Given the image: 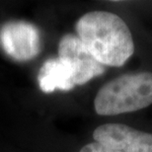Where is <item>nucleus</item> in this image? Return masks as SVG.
<instances>
[{"mask_svg":"<svg viewBox=\"0 0 152 152\" xmlns=\"http://www.w3.org/2000/svg\"><path fill=\"white\" fill-rule=\"evenodd\" d=\"M75 30L89 53L104 66H123L134 53L129 26L112 12H88L78 19Z\"/></svg>","mask_w":152,"mask_h":152,"instance_id":"nucleus-1","label":"nucleus"},{"mask_svg":"<svg viewBox=\"0 0 152 152\" xmlns=\"http://www.w3.org/2000/svg\"><path fill=\"white\" fill-rule=\"evenodd\" d=\"M152 104V73L123 74L109 81L98 91L94 109L100 115L132 113Z\"/></svg>","mask_w":152,"mask_h":152,"instance_id":"nucleus-2","label":"nucleus"},{"mask_svg":"<svg viewBox=\"0 0 152 152\" xmlns=\"http://www.w3.org/2000/svg\"><path fill=\"white\" fill-rule=\"evenodd\" d=\"M0 45L17 61H28L41 53L39 29L26 21H10L0 28Z\"/></svg>","mask_w":152,"mask_h":152,"instance_id":"nucleus-3","label":"nucleus"},{"mask_svg":"<svg viewBox=\"0 0 152 152\" xmlns=\"http://www.w3.org/2000/svg\"><path fill=\"white\" fill-rule=\"evenodd\" d=\"M58 57L73 71L75 85H83L103 74L106 67L97 61L76 35L66 34L58 44Z\"/></svg>","mask_w":152,"mask_h":152,"instance_id":"nucleus-4","label":"nucleus"},{"mask_svg":"<svg viewBox=\"0 0 152 152\" xmlns=\"http://www.w3.org/2000/svg\"><path fill=\"white\" fill-rule=\"evenodd\" d=\"M95 142L123 152H152V133L123 124H105L93 132Z\"/></svg>","mask_w":152,"mask_h":152,"instance_id":"nucleus-5","label":"nucleus"},{"mask_svg":"<svg viewBox=\"0 0 152 152\" xmlns=\"http://www.w3.org/2000/svg\"><path fill=\"white\" fill-rule=\"evenodd\" d=\"M38 81L44 93H51L56 89L69 91L75 86L73 71L59 57H51L45 60L39 71Z\"/></svg>","mask_w":152,"mask_h":152,"instance_id":"nucleus-6","label":"nucleus"},{"mask_svg":"<svg viewBox=\"0 0 152 152\" xmlns=\"http://www.w3.org/2000/svg\"><path fill=\"white\" fill-rule=\"evenodd\" d=\"M79 152H123V151L114 149V148L111 147H107L105 145H102L98 143V142L94 141L83 146Z\"/></svg>","mask_w":152,"mask_h":152,"instance_id":"nucleus-7","label":"nucleus"}]
</instances>
